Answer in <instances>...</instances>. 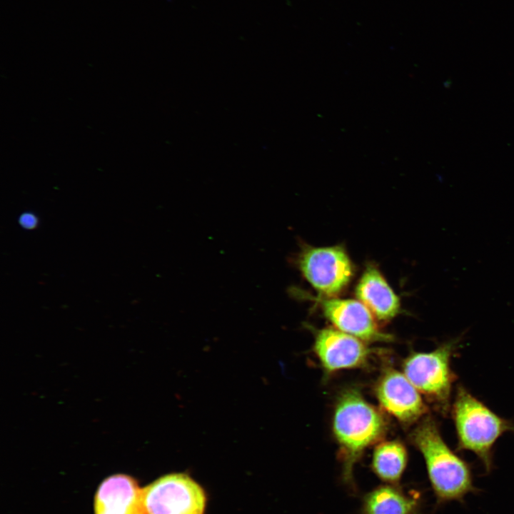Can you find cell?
I'll return each instance as SVG.
<instances>
[{
    "label": "cell",
    "instance_id": "8992f818",
    "mask_svg": "<svg viewBox=\"0 0 514 514\" xmlns=\"http://www.w3.org/2000/svg\"><path fill=\"white\" fill-rule=\"evenodd\" d=\"M147 514H203L202 488L184 473L163 475L143 488Z\"/></svg>",
    "mask_w": 514,
    "mask_h": 514
},
{
    "label": "cell",
    "instance_id": "4fadbf2b",
    "mask_svg": "<svg viewBox=\"0 0 514 514\" xmlns=\"http://www.w3.org/2000/svg\"><path fill=\"white\" fill-rule=\"evenodd\" d=\"M408 452L399 440L379 443L374 448L371 469L383 483L400 485L408 463Z\"/></svg>",
    "mask_w": 514,
    "mask_h": 514
},
{
    "label": "cell",
    "instance_id": "30bf717a",
    "mask_svg": "<svg viewBox=\"0 0 514 514\" xmlns=\"http://www.w3.org/2000/svg\"><path fill=\"white\" fill-rule=\"evenodd\" d=\"M95 514H147L143 488L125 474H115L104 479L94 498Z\"/></svg>",
    "mask_w": 514,
    "mask_h": 514
},
{
    "label": "cell",
    "instance_id": "6da1fadb",
    "mask_svg": "<svg viewBox=\"0 0 514 514\" xmlns=\"http://www.w3.org/2000/svg\"><path fill=\"white\" fill-rule=\"evenodd\" d=\"M332 426L339 448L342 480L348 489L355 492L354 466L364 450L385 435L387 420L358 391L350 389L344 391L337 400Z\"/></svg>",
    "mask_w": 514,
    "mask_h": 514
},
{
    "label": "cell",
    "instance_id": "5bb4252c",
    "mask_svg": "<svg viewBox=\"0 0 514 514\" xmlns=\"http://www.w3.org/2000/svg\"><path fill=\"white\" fill-rule=\"evenodd\" d=\"M19 223L24 228H34L37 224L36 216L30 213H23L19 218Z\"/></svg>",
    "mask_w": 514,
    "mask_h": 514
},
{
    "label": "cell",
    "instance_id": "52a82bcc",
    "mask_svg": "<svg viewBox=\"0 0 514 514\" xmlns=\"http://www.w3.org/2000/svg\"><path fill=\"white\" fill-rule=\"evenodd\" d=\"M376 395L382 408L405 425L425 417L428 408L420 393L404 373L386 370L376 386Z\"/></svg>",
    "mask_w": 514,
    "mask_h": 514
},
{
    "label": "cell",
    "instance_id": "9c48e42d",
    "mask_svg": "<svg viewBox=\"0 0 514 514\" xmlns=\"http://www.w3.org/2000/svg\"><path fill=\"white\" fill-rule=\"evenodd\" d=\"M321 304L327 319L343 332L367 342L393 340V336L379 329L374 316L358 300L328 298Z\"/></svg>",
    "mask_w": 514,
    "mask_h": 514
},
{
    "label": "cell",
    "instance_id": "8fae6325",
    "mask_svg": "<svg viewBox=\"0 0 514 514\" xmlns=\"http://www.w3.org/2000/svg\"><path fill=\"white\" fill-rule=\"evenodd\" d=\"M356 296L380 321H388L400 311V300L380 271L367 266L356 287Z\"/></svg>",
    "mask_w": 514,
    "mask_h": 514
},
{
    "label": "cell",
    "instance_id": "277c9868",
    "mask_svg": "<svg viewBox=\"0 0 514 514\" xmlns=\"http://www.w3.org/2000/svg\"><path fill=\"white\" fill-rule=\"evenodd\" d=\"M461 337L441 343L430 352H415L405 360L403 373L418 392L441 413L447 414L456 376L451 369V358Z\"/></svg>",
    "mask_w": 514,
    "mask_h": 514
},
{
    "label": "cell",
    "instance_id": "7c38bea8",
    "mask_svg": "<svg viewBox=\"0 0 514 514\" xmlns=\"http://www.w3.org/2000/svg\"><path fill=\"white\" fill-rule=\"evenodd\" d=\"M361 514H421L420 495L400 485L382 484L363 496Z\"/></svg>",
    "mask_w": 514,
    "mask_h": 514
},
{
    "label": "cell",
    "instance_id": "7a4b0ae2",
    "mask_svg": "<svg viewBox=\"0 0 514 514\" xmlns=\"http://www.w3.org/2000/svg\"><path fill=\"white\" fill-rule=\"evenodd\" d=\"M410 440L424 458L437 504L463 501L476 490L469 465L445 443L433 418L420 420L410 433Z\"/></svg>",
    "mask_w": 514,
    "mask_h": 514
},
{
    "label": "cell",
    "instance_id": "5b68a950",
    "mask_svg": "<svg viewBox=\"0 0 514 514\" xmlns=\"http://www.w3.org/2000/svg\"><path fill=\"white\" fill-rule=\"evenodd\" d=\"M297 263L307 281L328 298L340 293L353 274L350 258L338 246L304 247L298 255Z\"/></svg>",
    "mask_w": 514,
    "mask_h": 514
},
{
    "label": "cell",
    "instance_id": "3957f363",
    "mask_svg": "<svg viewBox=\"0 0 514 514\" xmlns=\"http://www.w3.org/2000/svg\"><path fill=\"white\" fill-rule=\"evenodd\" d=\"M458 438V450L474 453L489 472L496 440L514 430L513 423L495 414L463 386L457 387L451 406Z\"/></svg>",
    "mask_w": 514,
    "mask_h": 514
},
{
    "label": "cell",
    "instance_id": "ba28073f",
    "mask_svg": "<svg viewBox=\"0 0 514 514\" xmlns=\"http://www.w3.org/2000/svg\"><path fill=\"white\" fill-rule=\"evenodd\" d=\"M313 348L328 373L364 366L371 353L363 341L333 328H323L316 333Z\"/></svg>",
    "mask_w": 514,
    "mask_h": 514
}]
</instances>
